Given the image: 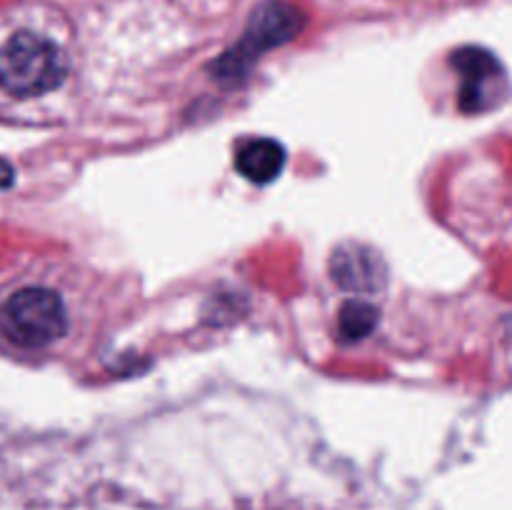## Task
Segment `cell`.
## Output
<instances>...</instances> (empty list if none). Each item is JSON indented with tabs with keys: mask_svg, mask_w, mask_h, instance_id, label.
<instances>
[{
	"mask_svg": "<svg viewBox=\"0 0 512 510\" xmlns=\"http://www.w3.org/2000/svg\"><path fill=\"white\" fill-rule=\"evenodd\" d=\"M68 73L65 53L30 30H18L0 43V90L13 98H35L58 88Z\"/></svg>",
	"mask_w": 512,
	"mask_h": 510,
	"instance_id": "obj_1",
	"label": "cell"
},
{
	"mask_svg": "<svg viewBox=\"0 0 512 510\" xmlns=\"http://www.w3.org/2000/svg\"><path fill=\"white\" fill-rule=\"evenodd\" d=\"M303 13L288 0H265L250 15L243 40L218 63L220 78H238L265 50L288 43L303 30Z\"/></svg>",
	"mask_w": 512,
	"mask_h": 510,
	"instance_id": "obj_2",
	"label": "cell"
},
{
	"mask_svg": "<svg viewBox=\"0 0 512 510\" xmlns=\"http://www.w3.org/2000/svg\"><path fill=\"white\" fill-rule=\"evenodd\" d=\"M3 328L20 348H45L68 328V313L58 293L48 288H23L3 305Z\"/></svg>",
	"mask_w": 512,
	"mask_h": 510,
	"instance_id": "obj_3",
	"label": "cell"
},
{
	"mask_svg": "<svg viewBox=\"0 0 512 510\" xmlns=\"http://www.w3.org/2000/svg\"><path fill=\"white\" fill-rule=\"evenodd\" d=\"M450 63L460 73V110L463 113H483L503 100L505 68L490 50L468 45V48L455 50Z\"/></svg>",
	"mask_w": 512,
	"mask_h": 510,
	"instance_id": "obj_4",
	"label": "cell"
},
{
	"mask_svg": "<svg viewBox=\"0 0 512 510\" xmlns=\"http://www.w3.org/2000/svg\"><path fill=\"white\" fill-rule=\"evenodd\" d=\"M330 273L340 288L353 290V293H375L385 285L388 270H385L383 258L375 250L350 243L335 250Z\"/></svg>",
	"mask_w": 512,
	"mask_h": 510,
	"instance_id": "obj_5",
	"label": "cell"
},
{
	"mask_svg": "<svg viewBox=\"0 0 512 510\" xmlns=\"http://www.w3.org/2000/svg\"><path fill=\"white\" fill-rule=\"evenodd\" d=\"M235 168L250 183H273L285 168V148L273 138L250 140L235 155Z\"/></svg>",
	"mask_w": 512,
	"mask_h": 510,
	"instance_id": "obj_6",
	"label": "cell"
},
{
	"mask_svg": "<svg viewBox=\"0 0 512 510\" xmlns=\"http://www.w3.org/2000/svg\"><path fill=\"white\" fill-rule=\"evenodd\" d=\"M378 325V308H373L370 303L363 300H350L348 305H343L338 318V333L343 340H363Z\"/></svg>",
	"mask_w": 512,
	"mask_h": 510,
	"instance_id": "obj_7",
	"label": "cell"
},
{
	"mask_svg": "<svg viewBox=\"0 0 512 510\" xmlns=\"http://www.w3.org/2000/svg\"><path fill=\"white\" fill-rule=\"evenodd\" d=\"M13 183V168L5 160H0V188H8Z\"/></svg>",
	"mask_w": 512,
	"mask_h": 510,
	"instance_id": "obj_8",
	"label": "cell"
}]
</instances>
